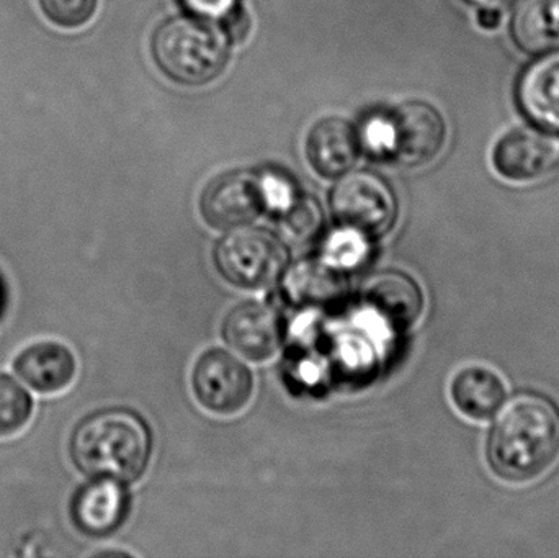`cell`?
I'll return each instance as SVG.
<instances>
[{
  "label": "cell",
  "mask_w": 559,
  "mask_h": 558,
  "mask_svg": "<svg viewBox=\"0 0 559 558\" xmlns=\"http://www.w3.org/2000/svg\"><path fill=\"white\" fill-rule=\"evenodd\" d=\"M486 461L506 484H531L547 475L559 461L558 403L544 393L515 396L489 431Z\"/></svg>",
  "instance_id": "cell-1"
},
{
  "label": "cell",
  "mask_w": 559,
  "mask_h": 558,
  "mask_svg": "<svg viewBox=\"0 0 559 558\" xmlns=\"http://www.w3.org/2000/svg\"><path fill=\"white\" fill-rule=\"evenodd\" d=\"M121 485L108 478H94L75 495L72 518L82 533L107 536L120 526L128 510V495Z\"/></svg>",
  "instance_id": "cell-14"
},
{
  "label": "cell",
  "mask_w": 559,
  "mask_h": 558,
  "mask_svg": "<svg viewBox=\"0 0 559 558\" xmlns=\"http://www.w3.org/2000/svg\"><path fill=\"white\" fill-rule=\"evenodd\" d=\"M282 225L296 239L314 238L322 226V210L318 200L309 195H298L280 212Z\"/></svg>",
  "instance_id": "cell-20"
},
{
  "label": "cell",
  "mask_w": 559,
  "mask_h": 558,
  "mask_svg": "<svg viewBox=\"0 0 559 558\" xmlns=\"http://www.w3.org/2000/svg\"><path fill=\"white\" fill-rule=\"evenodd\" d=\"M193 393L203 408L216 415H238L251 402L254 377L228 351L210 349L197 360Z\"/></svg>",
  "instance_id": "cell-6"
},
{
  "label": "cell",
  "mask_w": 559,
  "mask_h": 558,
  "mask_svg": "<svg viewBox=\"0 0 559 558\" xmlns=\"http://www.w3.org/2000/svg\"><path fill=\"white\" fill-rule=\"evenodd\" d=\"M49 22L61 28H79L94 16L97 0H39Z\"/></svg>",
  "instance_id": "cell-21"
},
{
  "label": "cell",
  "mask_w": 559,
  "mask_h": 558,
  "mask_svg": "<svg viewBox=\"0 0 559 558\" xmlns=\"http://www.w3.org/2000/svg\"><path fill=\"white\" fill-rule=\"evenodd\" d=\"M367 252V238L350 229H344L332 236L325 249V259L341 269L354 268L364 261Z\"/></svg>",
  "instance_id": "cell-22"
},
{
  "label": "cell",
  "mask_w": 559,
  "mask_h": 558,
  "mask_svg": "<svg viewBox=\"0 0 559 558\" xmlns=\"http://www.w3.org/2000/svg\"><path fill=\"white\" fill-rule=\"evenodd\" d=\"M215 264L229 284L262 288L278 281L288 264V251L274 233L241 226L218 242Z\"/></svg>",
  "instance_id": "cell-4"
},
{
  "label": "cell",
  "mask_w": 559,
  "mask_h": 558,
  "mask_svg": "<svg viewBox=\"0 0 559 558\" xmlns=\"http://www.w3.org/2000/svg\"><path fill=\"white\" fill-rule=\"evenodd\" d=\"M512 39L527 55L559 49V0H521L511 23Z\"/></svg>",
  "instance_id": "cell-18"
},
{
  "label": "cell",
  "mask_w": 559,
  "mask_h": 558,
  "mask_svg": "<svg viewBox=\"0 0 559 558\" xmlns=\"http://www.w3.org/2000/svg\"><path fill=\"white\" fill-rule=\"evenodd\" d=\"M361 146L368 147L371 154L388 157L391 147V131L388 117H373L360 134Z\"/></svg>",
  "instance_id": "cell-23"
},
{
  "label": "cell",
  "mask_w": 559,
  "mask_h": 558,
  "mask_svg": "<svg viewBox=\"0 0 559 558\" xmlns=\"http://www.w3.org/2000/svg\"><path fill=\"white\" fill-rule=\"evenodd\" d=\"M492 164L511 182H534L559 169V134L540 127L511 131L496 144Z\"/></svg>",
  "instance_id": "cell-9"
},
{
  "label": "cell",
  "mask_w": 559,
  "mask_h": 558,
  "mask_svg": "<svg viewBox=\"0 0 559 558\" xmlns=\"http://www.w3.org/2000/svg\"><path fill=\"white\" fill-rule=\"evenodd\" d=\"M16 373L39 393H59L71 385L78 373L74 354L58 343H39L20 354Z\"/></svg>",
  "instance_id": "cell-17"
},
{
  "label": "cell",
  "mask_w": 559,
  "mask_h": 558,
  "mask_svg": "<svg viewBox=\"0 0 559 558\" xmlns=\"http://www.w3.org/2000/svg\"><path fill=\"white\" fill-rule=\"evenodd\" d=\"M32 399L10 377L0 376V438H9L25 428L32 416Z\"/></svg>",
  "instance_id": "cell-19"
},
{
  "label": "cell",
  "mask_w": 559,
  "mask_h": 558,
  "mask_svg": "<svg viewBox=\"0 0 559 558\" xmlns=\"http://www.w3.org/2000/svg\"><path fill=\"white\" fill-rule=\"evenodd\" d=\"M151 442L146 423L128 409H104L85 418L71 439V455L91 478L131 484L150 464Z\"/></svg>",
  "instance_id": "cell-2"
},
{
  "label": "cell",
  "mask_w": 559,
  "mask_h": 558,
  "mask_svg": "<svg viewBox=\"0 0 559 558\" xmlns=\"http://www.w3.org/2000/svg\"><path fill=\"white\" fill-rule=\"evenodd\" d=\"M465 2L478 10H492V12L502 13L514 3V0H465Z\"/></svg>",
  "instance_id": "cell-25"
},
{
  "label": "cell",
  "mask_w": 559,
  "mask_h": 558,
  "mask_svg": "<svg viewBox=\"0 0 559 558\" xmlns=\"http://www.w3.org/2000/svg\"><path fill=\"white\" fill-rule=\"evenodd\" d=\"M478 23L485 29L498 28L501 23V13L492 12V10H478Z\"/></svg>",
  "instance_id": "cell-26"
},
{
  "label": "cell",
  "mask_w": 559,
  "mask_h": 558,
  "mask_svg": "<svg viewBox=\"0 0 559 558\" xmlns=\"http://www.w3.org/2000/svg\"><path fill=\"white\" fill-rule=\"evenodd\" d=\"M391 147L388 159L401 166H426L445 146L447 124L437 108L426 102L401 104L388 115Z\"/></svg>",
  "instance_id": "cell-7"
},
{
  "label": "cell",
  "mask_w": 559,
  "mask_h": 558,
  "mask_svg": "<svg viewBox=\"0 0 559 558\" xmlns=\"http://www.w3.org/2000/svg\"><path fill=\"white\" fill-rule=\"evenodd\" d=\"M187 9L205 19H223L235 10L236 0H183Z\"/></svg>",
  "instance_id": "cell-24"
},
{
  "label": "cell",
  "mask_w": 559,
  "mask_h": 558,
  "mask_svg": "<svg viewBox=\"0 0 559 558\" xmlns=\"http://www.w3.org/2000/svg\"><path fill=\"white\" fill-rule=\"evenodd\" d=\"M360 136L348 121L325 118L311 128L306 141V154L312 169L325 179L344 176L357 163Z\"/></svg>",
  "instance_id": "cell-13"
},
{
  "label": "cell",
  "mask_w": 559,
  "mask_h": 558,
  "mask_svg": "<svg viewBox=\"0 0 559 558\" xmlns=\"http://www.w3.org/2000/svg\"><path fill=\"white\" fill-rule=\"evenodd\" d=\"M153 55L160 71L183 85H203L228 64L229 35L205 16H176L157 28Z\"/></svg>",
  "instance_id": "cell-3"
},
{
  "label": "cell",
  "mask_w": 559,
  "mask_h": 558,
  "mask_svg": "<svg viewBox=\"0 0 559 558\" xmlns=\"http://www.w3.org/2000/svg\"><path fill=\"white\" fill-rule=\"evenodd\" d=\"M450 395L463 416L486 422L504 405L508 390L496 370L486 366H468L453 377Z\"/></svg>",
  "instance_id": "cell-16"
},
{
  "label": "cell",
  "mask_w": 559,
  "mask_h": 558,
  "mask_svg": "<svg viewBox=\"0 0 559 558\" xmlns=\"http://www.w3.org/2000/svg\"><path fill=\"white\" fill-rule=\"evenodd\" d=\"M223 336L246 359L264 363L282 346V320L269 305L246 301L229 311L223 324Z\"/></svg>",
  "instance_id": "cell-10"
},
{
  "label": "cell",
  "mask_w": 559,
  "mask_h": 558,
  "mask_svg": "<svg viewBox=\"0 0 559 558\" xmlns=\"http://www.w3.org/2000/svg\"><path fill=\"white\" fill-rule=\"evenodd\" d=\"M515 98L532 123L559 134V49L538 55L524 69Z\"/></svg>",
  "instance_id": "cell-12"
},
{
  "label": "cell",
  "mask_w": 559,
  "mask_h": 558,
  "mask_svg": "<svg viewBox=\"0 0 559 558\" xmlns=\"http://www.w3.org/2000/svg\"><path fill=\"white\" fill-rule=\"evenodd\" d=\"M344 269L328 259H306L289 269L285 294L298 307H329L338 304L347 292Z\"/></svg>",
  "instance_id": "cell-15"
},
{
  "label": "cell",
  "mask_w": 559,
  "mask_h": 558,
  "mask_svg": "<svg viewBox=\"0 0 559 558\" xmlns=\"http://www.w3.org/2000/svg\"><path fill=\"white\" fill-rule=\"evenodd\" d=\"M331 210L342 228L367 239L380 238L396 223L397 202L383 177L368 170H348L332 189Z\"/></svg>",
  "instance_id": "cell-5"
},
{
  "label": "cell",
  "mask_w": 559,
  "mask_h": 558,
  "mask_svg": "<svg viewBox=\"0 0 559 558\" xmlns=\"http://www.w3.org/2000/svg\"><path fill=\"white\" fill-rule=\"evenodd\" d=\"M361 300L368 310L394 330L413 327L424 310L423 288L411 275L400 271H383L367 278Z\"/></svg>",
  "instance_id": "cell-11"
},
{
  "label": "cell",
  "mask_w": 559,
  "mask_h": 558,
  "mask_svg": "<svg viewBox=\"0 0 559 558\" xmlns=\"http://www.w3.org/2000/svg\"><path fill=\"white\" fill-rule=\"evenodd\" d=\"M265 209L264 179L251 170H233L216 177L200 200L203 218L216 229L248 226Z\"/></svg>",
  "instance_id": "cell-8"
}]
</instances>
